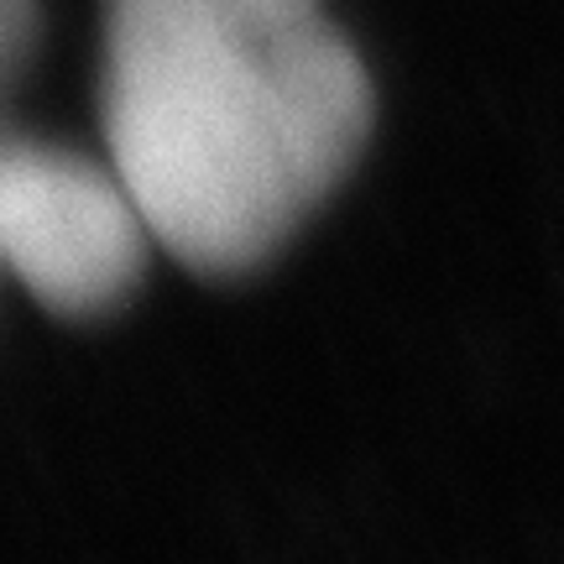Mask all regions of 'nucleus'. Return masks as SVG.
Listing matches in <instances>:
<instances>
[{"label": "nucleus", "instance_id": "obj_1", "mask_svg": "<svg viewBox=\"0 0 564 564\" xmlns=\"http://www.w3.org/2000/svg\"><path fill=\"white\" fill-rule=\"evenodd\" d=\"M100 121L158 246L225 278L345 178L371 79L319 0H110Z\"/></svg>", "mask_w": 564, "mask_h": 564}, {"label": "nucleus", "instance_id": "obj_2", "mask_svg": "<svg viewBox=\"0 0 564 564\" xmlns=\"http://www.w3.org/2000/svg\"><path fill=\"white\" fill-rule=\"evenodd\" d=\"M152 220L116 162L11 141L0 158V251L11 278L58 314H100L137 288Z\"/></svg>", "mask_w": 564, "mask_h": 564}]
</instances>
